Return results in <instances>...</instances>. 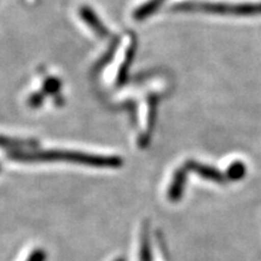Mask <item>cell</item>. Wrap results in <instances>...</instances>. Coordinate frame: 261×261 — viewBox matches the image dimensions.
<instances>
[{"instance_id":"obj_1","label":"cell","mask_w":261,"mask_h":261,"mask_svg":"<svg viewBox=\"0 0 261 261\" xmlns=\"http://www.w3.org/2000/svg\"><path fill=\"white\" fill-rule=\"evenodd\" d=\"M21 162H54L64 161L80 163L84 166L99 168H117L122 165V160L117 156H99L68 150H42V151H17L10 156Z\"/></svg>"},{"instance_id":"obj_2","label":"cell","mask_w":261,"mask_h":261,"mask_svg":"<svg viewBox=\"0 0 261 261\" xmlns=\"http://www.w3.org/2000/svg\"><path fill=\"white\" fill-rule=\"evenodd\" d=\"M178 11H204L221 15H256L261 14L260 4H221V3H182L174 6Z\"/></svg>"},{"instance_id":"obj_3","label":"cell","mask_w":261,"mask_h":261,"mask_svg":"<svg viewBox=\"0 0 261 261\" xmlns=\"http://www.w3.org/2000/svg\"><path fill=\"white\" fill-rule=\"evenodd\" d=\"M184 167L188 169V171H194L197 173L198 175L202 178L207 179V180H212L215 182H225L227 180L226 174L221 173L219 169L211 167V166L207 165H201V163L194 162V161H189L184 165Z\"/></svg>"},{"instance_id":"obj_4","label":"cell","mask_w":261,"mask_h":261,"mask_svg":"<svg viewBox=\"0 0 261 261\" xmlns=\"http://www.w3.org/2000/svg\"><path fill=\"white\" fill-rule=\"evenodd\" d=\"M187 177H188V169L185 168L184 166L175 171L174 175H173L172 182L168 189V198L172 202H177L181 198L182 194H184Z\"/></svg>"},{"instance_id":"obj_5","label":"cell","mask_w":261,"mask_h":261,"mask_svg":"<svg viewBox=\"0 0 261 261\" xmlns=\"http://www.w3.org/2000/svg\"><path fill=\"white\" fill-rule=\"evenodd\" d=\"M80 15H81V17H83L84 21L86 22V23L89 24L91 28H92V31L96 32L99 37H108V35H109L108 29L104 27V24L99 21L98 16L94 14V12L90 8H86V6H85V8L81 9Z\"/></svg>"},{"instance_id":"obj_6","label":"cell","mask_w":261,"mask_h":261,"mask_svg":"<svg viewBox=\"0 0 261 261\" xmlns=\"http://www.w3.org/2000/svg\"><path fill=\"white\" fill-rule=\"evenodd\" d=\"M139 261H152L151 246H150L149 236V225L144 224L142 231V240H140V253Z\"/></svg>"},{"instance_id":"obj_7","label":"cell","mask_w":261,"mask_h":261,"mask_svg":"<svg viewBox=\"0 0 261 261\" xmlns=\"http://www.w3.org/2000/svg\"><path fill=\"white\" fill-rule=\"evenodd\" d=\"M163 2H165V0H149L145 4H143L140 8L137 9V11L135 12V18L140 21V19L149 17L150 15L154 14L156 10L160 8V5H161Z\"/></svg>"},{"instance_id":"obj_8","label":"cell","mask_w":261,"mask_h":261,"mask_svg":"<svg viewBox=\"0 0 261 261\" xmlns=\"http://www.w3.org/2000/svg\"><path fill=\"white\" fill-rule=\"evenodd\" d=\"M31 145L32 143L28 142V140L11 139V138H6V137L0 136V148L19 150V149H27Z\"/></svg>"},{"instance_id":"obj_9","label":"cell","mask_w":261,"mask_h":261,"mask_svg":"<svg viewBox=\"0 0 261 261\" xmlns=\"http://www.w3.org/2000/svg\"><path fill=\"white\" fill-rule=\"evenodd\" d=\"M225 174H226L228 180H240L246 175V166H244L243 162H234L227 168Z\"/></svg>"},{"instance_id":"obj_10","label":"cell","mask_w":261,"mask_h":261,"mask_svg":"<svg viewBox=\"0 0 261 261\" xmlns=\"http://www.w3.org/2000/svg\"><path fill=\"white\" fill-rule=\"evenodd\" d=\"M46 259V254L42 249H37L32 253V255L28 257L27 261H45Z\"/></svg>"},{"instance_id":"obj_11","label":"cell","mask_w":261,"mask_h":261,"mask_svg":"<svg viewBox=\"0 0 261 261\" xmlns=\"http://www.w3.org/2000/svg\"><path fill=\"white\" fill-rule=\"evenodd\" d=\"M115 261H123V259H119V260H115Z\"/></svg>"}]
</instances>
